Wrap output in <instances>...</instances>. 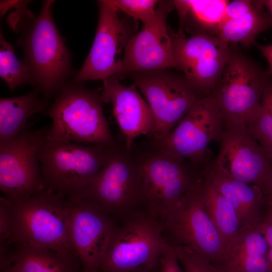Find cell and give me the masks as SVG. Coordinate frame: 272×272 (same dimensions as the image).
I'll return each mask as SVG.
<instances>
[{"mask_svg":"<svg viewBox=\"0 0 272 272\" xmlns=\"http://www.w3.org/2000/svg\"><path fill=\"white\" fill-rule=\"evenodd\" d=\"M54 2L44 1L38 16L23 7L15 9L7 19L18 34L17 44L23 49L30 85L48 100L57 96L73 72L71 54L53 19Z\"/></svg>","mask_w":272,"mask_h":272,"instance_id":"1","label":"cell"},{"mask_svg":"<svg viewBox=\"0 0 272 272\" xmlns=\"http://www.w3.org/2000/svg\"><path fill=\"white\" fill-rule=\"evenodd\" d=\"M117 143L113 146L85 145L46 135L39 155L45 188L69 201L84 198Z\"/></svg>","mask_w":272,"mask_h":272,"instance_id":"2","label":"cell"},{"mask_svg":"<svg viewBox=\"0 0 272 272\" xmlns=\"http://www.w3.org/2000/svg\"><path fill=\"white\" fill-rule=\"evenodd\" d=\"M103 103L102 92L69 81L47 110L52 124L47 137L85 145H115Z\"/></svg>","mask_w":272,"mask_h":272,"instance_id":"3","label":"cell"},{"mask_svg":"<svg viewBox=\"0 0 272 272\" xmlns=\"http://www.w3.org/2000/svg\"><path fill=\"white\" fill-rule=\"evenodd\" d=\"M148 144L132 152L141 173L144 209L160 222L202 173L184 159Z\"/></svg>","mask_w":272,"mask_h":272,"instance_id":"4","label":"cell"},{"mask_svg":"<svg viewBox=\"0 0 272 272\" xmlns=\"http://www.w3.org/2000/svg\"><path fill=\"white\" fill-rule=\"evenodd\" d=\"M169 246L160 222L144 209L117 222L100 272H137L158 266Z\"/></svg>","mask_w":272,"mask_h":272,"instance_id":"5","label":"cell"},{"mask_svg":"<svg viewBox=\"0 0 272 272\" xmlns=\"http://www.w3.org/2000/svg\"><path fill=\"white\" fill-rule=\"evenodd\" d=\"M14 243L25 242L61 253L77 255L71 242L69 201L47 189L12 201Z\"/></svg>","mask_w":272,"mask_h":272,"instance_id":"6","label":"cell"},{"mask_svg":"<svg viewBox=\"0 0 272 272\" xmlns=\"http://www.w3.org/2000/svg\"><path fill=\"white\" fill-rule=\"evenodd\" d=\"M200 177L160 222L169 246L191 249L215 265L222 258L225 244L205 209Z\"/></svg>","mask_w":272,"mask_h":272,"instance_id":"7","label":"cell"},{"mask_svg":"<svg viewBox=\"0 0 272 272\" xmlns=\"http://www.w3.org/2000/svg\"><path fill=\"white\" fill-rule=\"evenodd\" d=\"M117 222L144 209L139 164L131 151L118 141L110 158L96 176L84 197Z\"/></svg>","mask_w":272,"mask_h":272,"instance_id":"8","label":"cell"},{"mask_svg":"<svg viewBox=\"0 0 272 272\" xmlns=\"http://www.w3.org/2000/svg\"><path fill=\"white\" fill-rule=\"evenodd\" d=\"M272 79L267 71L241 54L232 53L213 89L224 125L246 126L258 113Z\"/></svg>","mask_w":272,"mask_h":272,"instance_id":"9","label":"cell"},{"mask_svg":"<svg viewBox=\"0 0 272 272\" xmlns=\"http://www.w3.org/2000/svg\"><path fill=\"white\" fill-rule=\"evenodd\" d=\"M224 129L220 107L210 95L196 103L165 138H148L154 146L184 159L203 173L213 161L209 146L213 141L219 144Z\"/></svg>","mask_w":272,"mask_h":272,"instance_id":"10","label":"cell"},{"mask_svg":"<svg viewBox=\"0 0 272 272\" xmlns=\"http://www.w3.org/2000/svg\"><path fill=\"white\" fill-rule=\"evenodd\" d=\"M148 102L155 123V139L168 135L199 101L208 96L183 75L166 69L128 74Z\"/></svg>","mask_w":272,"mask_h":272,"instance_id":"11","label":"cell"},{"mask_svg":"<svg viewBox=\"0 0 272 272\" xmlns=\"http://www.w3.org/2000/svg\"><path fill=\"white\" fill-rule=\"evenodd\" d=\"M49 127H26L17 136L0 142V189L13 201L46 189L43 184L40 152Z\"/></svg>","mask_w":272,"mask_h":272,"instance_id":"12","label":"cell"},{"mask_svg":"<svg viewBox=\"0 0 272 272\" xmlns=\"http://www.w3.org/2000/svg\"><path fill=\"white\" fill-rule=\"evenodd\" d=\"M175 67L207 96L220 79L232 54L220 37L199 34L187 37L169 27Z\"/></svg>","mask_w":272,"mask_h":272,"instance_id":"13","label":"cell"},{"mask_svg":"<svg viewBox=\"0 0 272 272\" xmlns=\"http://www.w3.org/2000/svg\"><path fill=\"white\" fill-rule=\"evenodd\" d=\"M224 127L219 152L212 165L239 181L257 186L267 199L272 192V157L247 126Z\"/></svg>","mask_w":272,"mask_h":272,"instance_id":"14","label":"cell"},{"mask_svg":"<svg viewBox=\"0 0 272 272\" xmlns=\"http://www.w3.org/2000/svg\"><path fill=\"white\" fill-rule=\"evenodd\" d=\"M99 19L90 52L73 81H102L110 76H118L121 67V52L135 34V27L127 19H121L118 12L108 0L97 1Z\"/></svg>","mask_w":272,"mask_h":272,"instance_id":"15","label":"cell"},{"mask_svg":"<svg viewBox=\"0 0 272 272\" xmlns=\"http://www.w3.org/2000/svg\"><path fill=\"white\" fill-rule=\"evenodd\" d=\"M174 8L173 1H159L153 17L125 45L119 77L135 72L175 67L166 22Z\"/></svg>","mask_w":272,"mask_h":272,"instance_id":"16","label":"cell"},{"mask_svg":"<svg viewBox=\"0 0 272 272\" xmlns=\"http://www.w3.org/2000/svg\"><path fill=\"white\" fill-rule=\"evenodd\" d=\"M69 201V236L82 268L100 272L117 221L86 199Z\"/></svg>","mask_w":272,"mask_h":272,"instance_id":"17","label":"cell"},{"mask_svg":"<svg viewBox=\"0 0 272 272\" xmlns=\"http://www.w3.org/2000/svg\"><path fill=\"white\" fill-rule=\"evenodd\" d=\"M118 78L115 75L102 80V96L103 102L111 104L125 148L131 151L138 137L153 134L155 123L148 103L139 93L135 85L125 86Z\"/></svg>","mask_w":272,"mask_h":272,"instance_id":"18","label":"cell"},{"mask_svg":"<svg viewBox=\"0 0 272 272\" xmlns=\"http://www.w3.org/2000/svg\"><path fill=\"white\" fill-rule=\"evenodd\" d=\"M259 224L241 229L225 244L221 261L212 265L215 272H272L268 245Z\"/></svg>","mask_w":272,"mask_h":272,"instance_id":"19","label":"cell"},{"mask_svg":"<svg viewBox=\"0 0 272 272\" xmlns=\"http://www.w3.org/2000/svg\"><path fill=\"white\" fill-rule=\"evenodd\" d=\"M205 173L234 208L240 230L256 226L261 222L266 215L263 214V209L268 205L260 188L239 181L212 164Z\"/></svg>","mask_w":272,"mask_h":272,"instance_id":"20","label":"cell"},{"mask_svg":"<svg viewBox=\"0 0 272 272\" xmlns=\"http://www.w3.org/2000/svg\"><path fill=\"white\" fill-rule=\"evenodd\" d=\"M260 1L235 0L228 3L218 36L228 43L249 46L261 33L272 26Z\"/></svg>","mask_w":272,"mask_h":272,"instance_id":"21","label":"cell"},{"mask_svg":"<svg viewBox=\"0 0 272 272\" xmlns=\"http://www.w3.org/2000/svg\"><path fill=\"white\" fill-rule=\"evenodd\" d=\"M229 2L226 0L173 1L179 20L178 31L185 30L191 35L205 34L218 36Z\"/></svg>","mask_w":272,"mask_h":272,"instance_id":"22","label":"cell"},{"mask_svg":"<svg viewBox=\"0 0 272 272\" xmlns=\"http://www.w3.org/2000/svg\"><path fill=\"white\" fill-rule=\"evenodd\" d=\"M49 100L34 89L21 96L0 99V142L11 139L26 127L33 115L46 110Z\"/></svg>","mask_w":272,"mask_h":272,"instance_id":"23","label":"cell"},{"mask_svg":"<svg viewBox=\"0 0 272 272\" xmlns=\"http://www.w3.org/2000/svg\"><path fill=\"white\" fill-rule=\"evenodd\" d=\"M13 267L17 272H78L82 268L79 257L36 246L17 243Z\"/></svg>","mask_w":272,"mask_h":272,"instance_id":"24","label":"cell"},{"mask_svg":"<svg viewBox=\"0 0 272 272\" xmlns=\"http://www.w3.org/2000/svg\"><path fill=\"white\" fill-rule=\"evenodd\" d=\"M199 184L205 209L226 244L240 230L237 213L230 202L215 187L205 172L199 178Z\"/></svg>","mask_w":272,"mask_h":272,"instance_id":"25","label":"cell"},{"mask_svg":"<svg viewBox=\"0 0 272 272\" xmlns=\"http://www.w3.org/2000/svg\"><path fill=\"white\" fill-rule=\"evenodd\" d=\"M0 76L10 90L14 91L24 84L31 83L29 70L23 60L16 57L14 46L9 43L1 32Z\"/></svg>","mask_w":272,"mask_h":272,"instance_id":"26","label":"cell"},{"mask_svg":"<svg viewBox=\"0 0 272 272\" xmlns=\"http://www.w3.org/2000/svg\"><path fill=\"white\" fill-rule=\"evenodd\" d=\"M247 127L272 157V81L263 93L258 113Z\"/></svg>","mask_w":272,"mask_h":272,"instance_id":"27","label":"cell"},{"mask_svg":"<svg viewBox=\"0 0 272 272\" xmlns=\"http://www.w3.org/2000/svg\"><path fill=\"white\" fill-rule=\"evenodd\" d=\"M118 12L141 21L144 25L154 15L159 1L157 0H108Z\"/></svg>","mask_w":272,"mask_h":272,"instance_id":"28","label":"cell"},{"mask_svg":"<svg viewBox=\"0 0 272 272\" xmlns=\"http://www.w3.org/2000/svg\"><path fill=\"white\" fill-rule=\"evenodd\" d=\"M173 248L184 272H215L212 264L192 250L184 247Z\"/></svg>","mask_w":272,"mask_h":272,"instance_id":"29","label":"cell"},{"mask_svg":"<svg viewBox=\"0 0 272 272\" xmlns=\"http://www.w3.org/2000/svg\"><path fill=\"white\" fill-rule=\"evenodd\" d=\"M15 224L13 203L6 197H0V245L14 243Z\"/></svg>","mask_w":272,"mask_h":272,"instance_id":"30","label":"cell"},{"mask_svg":"<svg viewBox=\"0 0 272 272\" xmlns=\"http://www.w3.org/2000/svg\"><path fill=\"white\" fill-rule=\"evenodd\" d=\"M159 269V272H184L172 247H170L161 256Z\"/></svg>","mask_w":272,"mask_h":272,"instance_id":"31","label":"cell"},{"mask_svg":"<svg viewBox=\"0 0 272 272\" xmlns=\"http://www.w3.org/2000/svg\"><path fill=\"white\" fill-rule=\"evenodd\" d=\"M259 227L268 245V258L272 267V210L269 208L266 215L260 223Z\"/></svg>","mask_w":272,"mask_h":272,"instance_id":"32","label":"cell"},{"mask_svg":"<svg viewBox=\"0 0 272 272\" xmlns=\"http://www.w3.org/2000/svg\"><path fill=\"white\" fill-rule=\"evenodd\" d=\"M257 48L267 61L268 70L267 72L272 79V43L267 45H258Z\"/></svg>","mask_w":272,"mask_h":272,"instance_id":"33","label":"cell"},{"mask_svg":"<svg viewBox=\"0 0 272 272\" xmlns=\"http://www.w3.org/2000/svg\"><path fill=\"white\" fill-rule=\"evenodd\" d=\"M30 2L29 1H1L0 3L1 16H4L10 9H16Z\"/></svg>","mask_w":272,"mask_h":272,"instance_id":"34","label":"cell"},{"mask_svg":"<svg viewBox=\"0 0 272 272\" xmlns=\"http://www.w3.org/2000/svg\"><path fill=\"white\" fill-rule=\"evenodd\" d=\"M261 3L267 11L272 21V0L260 1Z\"/></svg>","mask_w":272,"mask_h":272,"instance_id":"35","label":"cell"},{"mask_svg":"<svg viewBox=\"0 0 272 272\" xmlns=\"http://www.w3.org/2000/svg\"><path fill=\"white\" fill-rule=\"evenodd\" d=\"M137 272H159V265L158 267L155 268L143 270L138 271Z\"/></svg>","mask_w":272,"mask_h":272,"instance_id":"36","label":"cell"},{"mask_svg":"<svg viewBox=\"0 0 272 272\" xmlns=\"http://www.w3.org/2000/svg\"><path fill=\"white\" fill-rule=\"evenodd\" d=\"M267 200L269 208L272 210V192L267 197Z\"/></svg>","mask_w":272,"mask_h":272,"instance_id":"37","label":"cell"},{"mask_svg":"<svg viewBox=\"0 0 272 272\" xmlns=\"http://www.w3.org/2000/svg\"><path fill=\"white\" fill-rule=\"evenodd\" d=\"M1 272H17L14 267L12 266H11L9 268L1 270Z\"/></svg>","mask_w":272,"mask_h":272,"instance_id":"38","label":"cell"},{"mask_svg":"<svg viewBox=\"0 0 272 272\" xmlns=\"http://www.w3.org/2000/svg\"><path fill=\"white\" fill-rule=\"evenodd\" d=\"M78 272H100V271L97 270L85 269H83L81 268Z\"/></svg>","mask_w":272,"mask_h":272,"instance_id":"39","label":"cell"}]
</instances>
